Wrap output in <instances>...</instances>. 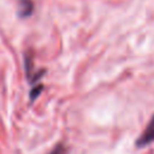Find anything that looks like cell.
I'll return each instance as SVG.
<instances>
[{
	"label": "cell",
	"instance_id": "cell-3",
	"mask_svg": "<svg viewBox=\"0 0 154 154\" xmlns=\"http://www.w3.org/2000/svg\"><path fill=\"white\" fill-rule=\"evenodd\" d=\"M24 65H25V72H26L28 79L30 81L32 78V76L36 73V72H34V63H32V53L31 52H26L25 53Z\"/></svg>",
	"mask_w": 154,
	"mask_h": 154
},
{
	"label": "cell",
	"instance_id": "cell-4",
	"mask_svg": "<svg viewBox=\"0 0 154 154\" xmlns=\"http://www.w3.org/2000/svg\"><path fill=\"white\" fill-rule=\"evenodd\" d=\"M42 89H43V85L42 84H37V85H35L30 91H29V97H30V102H34L35 101V99L41 94V91H42Z\"/></svg>",
	"mask_w": 154,
	"mask_h": 154
},
{
	"label": "cell",
	"instance_id": "cell-5",
	"mask_svg": "<svg viewBox=\"0 0 154 154\" xmlns=\"http://www.w3.org/2000/svg\"><path fill=\"white\" fill-rule=\"evenodd\" d=\"M48 154H66V148L64 147V144L59 143V144H57V146L51 150V153H48Z\"/></svg>",
	"mask_w": 154,
	"mask_h": 154
},
{
	"label": "cell",
	"instance_id": "cell-2",
	"mask_svg": "<svg viewBox=\"0 0 154 154\" xmlns=\"http://www.w3.org/2000/svg\"><path fill=\"white\" fill-rule=\"evenodd\" d=\"M34 11V2L31 0H19L18 1V16L20 18L29 17Z\"/></svg>",
	"mask_w": 154,
	"mask_h": 154
},
{
	"label": "cell",
	"instance_id": "cell-1",
	"mask_svg": "<svg viewBox=\"0 0 154 154\" xmlns=\"http://www.w3.org/2000/svg\"><path fill=\"white\" fill-rule=\"evenodd\" d=\"M154 142V114L152 116V118L149 119L147 126L144 128L143 132L137 137L135 146L137 148H144L149 144H152Z\"/></svg>",
	"mask_w": 154,
	"mask_h": 154
}]
</instances>
